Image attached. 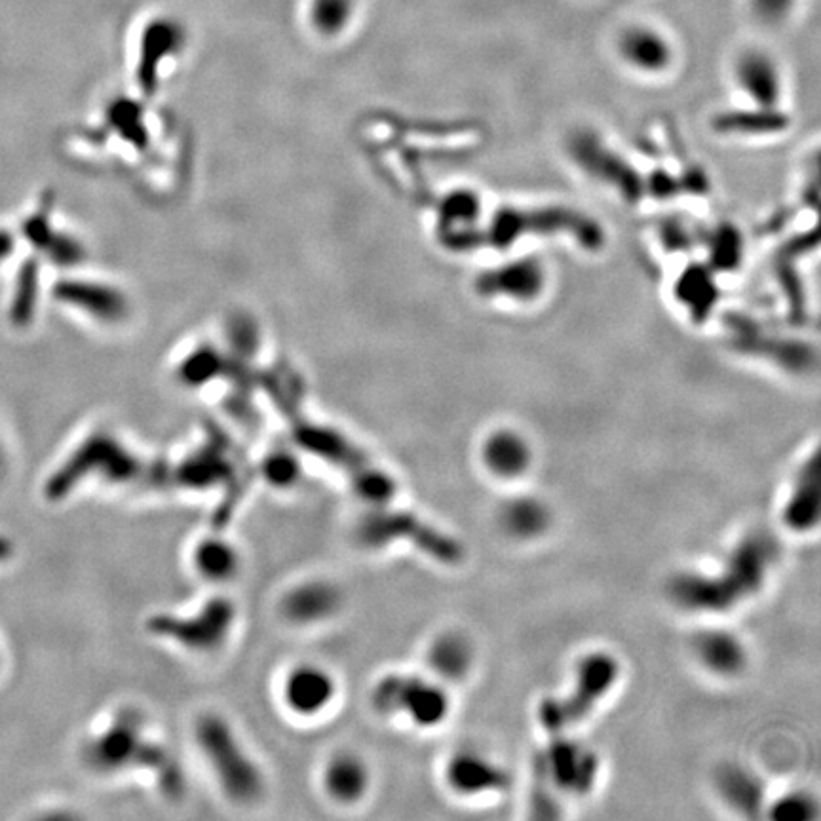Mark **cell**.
<instances>
[{
  "label": "cell",
  "mask_w": 821,
  "mask_h": 821,
  "mask_svg": "<svg viewBox=\"0 0 821 821\" xmlns=\"http://www.w3.org/2000/svg\"><path fill=\"white\" fill-rule=\"evenodd\" d=\"M778 542L766 533L747 536L715 576L683 574L671 584V597L688 611H726L763 586L776 561Z\"/></svg>",
  "instance_id": "1"
},
{
  "label": "cell",
  "mask_w": 821,
  "mask_h": 821,
  "mask_svg": "<svg viewBox=\"0 0 821 821\" xmlns=\"http://www.w3.org/2000/svg\"><path fill=\"white\" fill-rule=\"evenodd\" d=\"M196 740L234 801H255L261 795L263 776L223 719L204 717L196 726Z\"/></svg>",
  "instance_id": "2"
},
{
  "label": "cell",
  "mask_w": 821,
  "mask_h": 821,
  "mask_svg": "<svg viewBox=\"0 0 821 821\" xmlns=\"http://www.w3.org/2000/svg\"><path fill=\"white\" fill-rule=\"evenodd\" d=\"M618 675L614 658L607 654L588 656L580 668L573 692L565 698H548L540 706V723L550 732H559L582 721L607 694Z\"/></svg>",
  "instance_id": "3"
},
{
  "label": "cell",
  "mask_w": 821,
  "mask_h": 821,
  "mask_svg": "<svg viewBox=\"0 0 821 821\" xmlns=\"http://www.w3.org/2000/svg\"><path fill=\"white\" fill-rule=\"evenodd\" d=\"M375 706L382 713H407L419 725H436L447 713V696L440 687L419 677L392 675L375 690Z\"/></svg>",
  "instance_id": "4"
},
{
  "label": "cell",
  "mask_w": 821,
  "mask_h": 821,
  "mask_svg": "<svg viewBox=\"0 0 821 821\" xmlns=\"http://www.w3.org/2000/svg\"><path fill=\"white\" fill-rule=\"evenodd\" d=\"M363 535L373 544H384L394 538H403L413 542L422 552L440 559L443 563H459L462 559V546L455 538L438 531L413 514L407 512H379L369 519L367 527L363 525Z\"/></svg>",
  "instance_id": "5"
},
{
  "label": "cell",
  "mask_w": 821,
  "mask_h": 821,
  "mask_svg": "<svg viewBox=\"0 0 821 821\" xmlns=\"http://www.w3.org/2000/svg\"><path fill=\"white\" fill-rule=\"evenodd\" d=\"M141 730L143 728L135 717L109 726L96 742V763L107 770H118L141 761L149 766H153V761H172L156 744L145 742Z\"/></svg>",
  "instance_id": "6"
},
{
  "label": "cell",
  "mask_w": 821,
  "mask_h": 821,
  "mask_svg": "<svg viewBox=\"0 0 821 821\" xmlns=\"http://www.w3.org/2000/svg\"><path fill=\"white\" fill-rule=\"evenodd\" d=\"M538 763V774L567 793L576 795L592 789L597 761L582 745L559 742L552 745Z\"/></svg>",
  "instance_id": "7"
},
{
  "label": "cell",
  "mask_w": 821,
  "mask_h": 821,
  "mask_svg": "<svg viewBox=\"0 0 821 821\" xmlns=\"http://www.w3.org/2000/svg\"><path fill=\"white\" fill-rule=\"evenodd\" d=\"M286 706L303 717L322 713L335 698V681L324 668L303 664L291 669L284 681Z\"/></svg>",
  "instance_id": "8"
},
{
  "label": "cell",
  "mask_w": 821,
  "mask_h": 821,
  "mask_svg": "<svg viewBox=\"0 0 821 821\" xmlns=\"http://www.w3.org/2000/svg\"><path fill=\"white\" fill-rule=\"evenodd\" d=\"M230 620H232V607L221 601H213L206 607V611L200 616H194L191 620H170L168 616L158 620L156 630L166 631L168 635L183 637L179 639L187 647L194 649H215L225 633L229 630Z\"/></svg>",
  "instance_id": "9"
},
{
  "label": "cell",
  "mask_w": 821,
  "mask_h": 821,
  "mask_svg": "<svg viewBox=\"0 0 821 821\" xmlns=\"http://www.w3.org/2000/svg\"><path fill=\"white\" fill-rule=\"evenodd\" d=\"M618 50L624 61L639 69L656 73L666 69L671 61V46L658 31L635 25L626 29L618 39Z\"/></svg>",
  "instance_id": "10"
},
{
  "label": "cell",
  "mask_w": 821,
  "mask_h": 821,
  "mask_svg": "<svg viewBox=\"0 0 821 821\" xmlns=\"http://www.w3.org/2000/svg\"><path fill=\"white\" fill-rule=\"evenodd\" d=\"M821 472L818 457L814 455L802 466L801 474L795 481V491L785 506L783 519L795 529H810L820 516Z\"/></svg>",
  "instance_id": "11"
},
{
  "label": "cell",
  "mask_w": 821,
  "mask_h": 821,
  "mask_svg": "<svg viewBox=\"0 0 821 821\" xmlns=\"http://www.w3.org/2000/svg\"><path fill=\"white\" fill-rule=\"evenodd\" d=\"M367 783H369L367 766L356 755L339 753L325 766V789L335 801H360L367 791Z\"/></svg>",
  "instance_id": "12"
},
{
  "label": "cell",
  "mask_w": 821,
  "mask_h": 821,
  "mask_svg": "<svg viewBox=\"0 0 821 821\" xmlns=\"http://www.w3.org/2000/svg\"><path fill=\"white\" fill-rule=\"evenodd\" d=\"M738 80L745 92L764 107H770L780 96V73L772 58L763 52H747L738 63Z\"/></svg>",
  "instance_id": "13"
},
{
  "label": "cell",
  "mask_w": 821,
  "mask_h": 821,
  "mask_svg": "<svg viewBox=\"0 0 821 821\" xmlns=\"http://www.w3.org/2000/svg\"><path fill=\"white\" fill-rule=\"evenodd\" d=\"M449 783L460 793H483L491 789H502L508 783V776L495 764L487 763L476 755H459L449 764Z\"/></svg>",
  "instance_id": "14"
},
{
  "label": "cell",
  "mask_w": 821,
  "mask_h": 821,
  "mask_svg": "<svg viewBox=\"0 0 821 821\" xmlns=\"http://www.w3.org/2000/svg\"><path fill=\"white\" fill-rule=\"evenodd\" d=\"M337 592L324 582H310L289 593L286 601L287 616L295 622L324 620L337 609Z\"/></svg>",
  "instance_id": "15"
},
{
  "label": "cell",
  "mask_w": 821,
  "mask_h": 821,
  "mask_svg": "<svg viewBox=\"0 0 821 821\" xmlns=\"http://www.w3.org/2000/svg\"><path fill=\"white\" fill-rule=\"evenodd\" d=\"M487 466L502 478L519 476L529 464V449L525 441L512 432H498L485 445Z\"/></svg>",
  "instance_id": "16"
},
{
  "label": "cell",
  "mask_w": 821,
  "mask_h": 821,
  "mask_svg": "<svg viewBox=\"0 0 821 821\" xmlns=\"http://www.w3.org/2000/svg\"><path fill=\"white\" fill-rule=\"evenodd\" d=\"M194 565L200 576L211 582H227L240 569V559L229 542L219 538L204 540L194 552Z\"/></svg>",
  "instance_id": "17"
},
{
  "label": "cell",
  "mask_w": 821,
  "mask_h": 821,
  "mask_svg": "<svg viewBox=\"0 0 821 821\" xmlns=\"http://www.w3.org/2000/svg\"><path fill=\"white\" fill-rule=\"evenodd\" d=\"M698 652L707 666L719 673H734L744 664L740 643L721 631H709L698 637Z\"/></svg>",
  "instance_id": "18"
},
{
  "label": "cell",
  "mask_w": 821,
  "mask_h": 821,
  "mask_svg": "<svg viewBox=\"0 0 821 821\" xmlns=\"http://www.w3.org/2000/svg\"><path fill=\"white\" fill-rule=\"evenodd\" d=\"M542 272L535 263H517L485 278V293H508L514 297H531L540 289Z\"/></svg>",
  "instance_id": "19"
},
{
  "label": "cell",
  "mask_w": 821,
  "mask_h": 821,
  "mask_svg": "<svg viewBox=\"0 0 821 821\" xmlns=\"http://www.w3.org/2000/svg\"><path fill=\"white\" fill-rule=\"evenodd\" d=\"M432 662L443 675L457 677L470 662L468 647L459 637H443L432 649Z\"/></svg>",
  "instance_id": "20"
},
{
  "label": "cell",
  "mask_w": 821,
  "mask_h": 821,
  "mask_svg": "<svg viewBox=\"0 0 821 821\" xmlns=\"http://www.w3.org/2000/svg\"><path fill=\"white\" fill-rule=\"evenodd\" d=\"M506 523L517 535H533L546 525V512L533 500H519L508 508Z\"/></svg>",
  "instance_id": "21"
},
{
  "label": "cell",
  "mask_w": 821,
  "mask_h": 821,
  "mask_svg": "<svg viewBox=\"0 0 821 821\" xmlns=\"http://www.w3.org/2000/svg\"><path fill=\"white\" fill-rule=\"evenodd\" d=\"M352 10V0H314L312 20L324 31L339 29Z\"/></svg>",
  "instance_id": "22"
},
{
  "label": "cell",
  "mask_w": 821,
  "mask_h": 821,
  "mask_svg": "<svg viewBox=\"0 0 821 821\" xmlns=\"http://www.w3.org/2000/svg\"><path fill=\"white\" fill-rule=\"evenodd\" d=\"M751 6L759 20L776 25L791 14L795 0H751Z\"/></svg>",
  "instance_id": "23"
},
{
  "label": "cell",
  "mask_w": 821,
  "mask_h": 821,
  "mask_svg": "<svg viewBox=\"0 0 821 821\" xmlns=\"http://www.w3.org/2000/svg\"><path fill=\"white\" fill-rule=\"evenodd\" d=\"M749 783H753V780L747 774L732 772V774L726 776L723 789H725L728 799H736L740 804H745L744 808H747V806H753L755 801L759 799V789H745L744 791L745 785H749Z\"/></svg>",
  "instance_id": "24"
},
{
  "label": "cell",
  "mask_w": 821,
  "mask_h": 821,
  "mask_svg": "<svg viewBox=\"0 0 821 821\" xmlns=\"http://www.w3.org/2000/svg\"><path fill=\"white\" fill-rule=\"evenodd\" d=\"M265 474H267L268 479H270L272 483H276V485H291V483L295 481V478H297V470H295L293 462H291V460L282 459V455L270 460Z\"/></svg>",
  "instance_id": "25"
},
{
  "label": "cell",
  "mask_w": 821,
  "mask_h": 821,
  "mask_svg": "<svg viewBox=\"0 0 821 821\" xmlns=\"http://www.w3.org/2000/svg\"><path fill=\"white\" fill-rule=\"evenodd\" d=\"M808 816H810L808 814V804L802 799H797V797H791L787 801L780 802L778 808L774 810V818H778V820H804Z\"/></svg>",
  "instance_id": "26"
}]
</instances>
